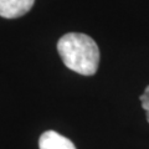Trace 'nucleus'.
I'll use <instances>...</instances> for the list:
<instances>
[{"label":"nucleus","mask_w":149,"mask_h":149,"mask_svg":"<svg viewBox=\"0 0 149 149\" xmlns=\"http://www.w3.org/2000/svg\"><path fill=\"white\" fill-rule=\"evenodd\" d=\"M139 100H141L143 109L147 112V120L149 122V86L146 87V90H144L143 95L139 97Z\"/></svg>","instance_id":"20e7f679"},{"label":"nucleus","mask_w":149,"mask_h":149,"mask_svg":"<svg viewBox=\"0 0 149 149\" xmlns=\"http://www.w3.org/2000/svg\"><path fill=\"white\" fill-rule=\"evenodd\" d=\"M57 51L65 66L72 71L92 76L100 63V49L91 36L80 32L63 35L57 42Z\"/></svg>","instance_id":"f257e3e1"},{"label":"nucleus","mask_w":149,"mask_h":149,"mask_svg":"<svg viewBox=\"0 0 149 149\" xmlns=\"http://www.w3.org/2000/svg\"><path fill=\"white\" fill-rule=\"evenodd\" d=\"M40 149H77L68 138L55 130H46L39 139Z\"/></svg>","instance_id":"7ed1b4c3"},{"label":"nucleus","mask_w":149,"mask_h":149,"mask_svg":"<svg viewBox=\"0 0 149 149\" xmlns=\"http://www.w3.org/2000/svg\"><path fill=\"white\" fill-rule=\"evenodd\" d=\"M35 0H0V16L15 19L30 11Z\"/></svg>","instance_id":"f03ea898"}]
</instances>
